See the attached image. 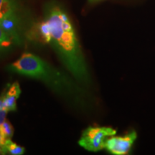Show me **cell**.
I'll list each match as a JSON object with an SVG mask.
<instances>
[{
	"instance_id": "7c38bea8",
	"label": "cell",
	"mask_w": 155,
	"mask_h": 155,
	"mask_svg": "<svg viewBox=\"0 0 155 155\" xmlns=\"http://www.w3.org/2000/svg\"><path fill=\"white\" fill-rule=\"evenodd\" d=\"M6 141H7V139L4 137V135L2 134L1 131H0V147L3 148L5 145Z\"/></svg>"
},
{
	"instance_id": "8992f818",
	"label": "cell",
	"mask_w": 155,
	"mask_h": 155,
	"mask_svg": "<svg viewBox=\"0 0 155 155\" xmlns=\"http://www.w3.org/2000/svg\"><path fill=\"white\" fill-rule=\"evenodd\" d=\"M18 26V19L17 16L9 17L0 21V27L12 38L14 42H18L19 40Z\"/></svg>"
},
{
	"instance_id": "4fadbf2b",
	"label": "cell",
	"mask_w": 155,
	"mask_h": 155,
	"mask_svg": "<svg viewBox=\"0 0 155 155\" xmlns=\"http://www.w3.org/2000/svg\"><path fill=\"white\" fill-rule=\"evenodd\" d=\"M3 108V96H0V110Z\"/></svg>"
},
{
	"instance_id": "30bf717a",
	"label": "cell",
	"mask_w": 155,
	"mask_h": 155,
	"mask_svg": "<svg viewBox=\"0 0 155 155\" xmlns=\"http://www.w3.org/2000/svg\"><path fill=\"white\" fill-rule=\"evenodd\" d=\"M0 131L4 137H5L6 139H11L12 137L13 134H14V128H13L12 125L11 124V123L9 122L8 120L6 119L5 121L2 124L1 127H0Z\"/></svg>"
},
{
	"instance_id": "5bb4252c",
	"label": "cell",
	"mask_w": 155,
	"mask_h": 155,
	"mask_svg": "<svg viewBox=\"0 0 155 155\" xmlns=\"http://www.w3.org/2000/svg\"><path fill=\"white\" fill-rule=\"evenodd\" d=\"M0 154H5V153H4V151H3V148L1 147H0Z\"/></svg>"
},
{
	"instance_id": "52a82bcc",
	"label": "cell",
	"mask_w": 155,
	"mask_h": 155,
	"mask_svg": "<svg viewBox=\"0 0 155 155\" xmlns=\"http://www.w3.org/2000/svg\"><path fill=\"white\" fill-rule=\"evenodd\" d=\"M17 16V6L15 0H0V21Z\"/></svg>"
},
{
	"instance_id": "277c9868",
	"label": "cell",
	"mask_w": 155,
	"mask_h": 155,
	"mask_svg": "<svg viewBox=\"0 0 155 155\" xmlns=\"http://www.w3.org/2000/svg\"><path fill=\"white\" fill-rule=\"evenodd\" d=\"M137 137L135 131H131L121 137L112 136L107 139L105 148L112 154L125 155L131 151L134 143Z\"/></svg>"
},
{
	"instance_id": "7a4b0ae2",
	"label": "cell",
	"mask_w": 155,
	"mask_h": 155,
	"mask_svg": "<svg viewBox=\"0 0 155 155\" xmlns=\"http://www.w3.org/2000/svg\"><path fill=\"white\" fill-rule=\"evenodd\" d=\"M8 69L11 72L43 81L60 94H73L77 89L65 75L34 54L23 53L9 65Z\"/></svg>"
},
{
	"instance_id": "6da1fadb",
	"label": "cell",
	"mask_w": 155,
	"mask_h": 155,
	"mask_svg": "<svg viewBox=\"0 0 155 155\" xmlns=\"http://www.w3.org/2000/svg\"><path fill=\"white\" fill-rule=\"evenodd\" d=\"M45 20L50 31L49 44L73 77L79 82L88 83L90 80L88 68L68 15L55 7L48 12Z\"/></svg>"
},
{
	"instance_id": "9c48e42d",
	"label": "cell",
	"mask_w": 155,
	"mask_h": 155,
	"mask_svg": "<svg viewBox=\"0 0 155 155\" xmlns=\"http://www.w3.org/2000/svg\"><path fill=\"white\" fill-rule=\"evenodd\" d=\"M13 42L14 40L8 34L6 33L0 27V49L9 48Z\"/></svg>"
},
{
	"instance_id": "3957f363",
	"label": "cell",
	"mask_w": 155,
	"mask_h": 155,
	"mask_svg": "<svg viewBox=\"0 0 155 155\" xmlns=\"http://www.w3.org/2000/svg\"><path fill=\"white\" fill-rule=\"evenodd\" d=\"M116 134L111 127H89L83 131L78 144L85 150L96 152L105 148L107 139Z\"/></svg>"
},
{
	"instance_id": "8fae6325",
	"label": "cell",
	"mask_w": 155,
	"mask_h": 155,
	"mask_svg": "<svg viewBox=\"0 0 155 155\" xmlns=\"http://www.w3.org/2000/svg\"><path fill=\"white\" fill-rule=\"evenodd\" d=\"M7 112L8 111L3 108L0 110V127H1L2 124L5 121Z\"/></svg>"
},
{
	"instance_id": "ba28073f",
	"label": "cell",
	"mask_w": 155,
	"mask_h": 155,
	"mask_svg": "<svg viewBox=\"0 0 155 155\" xmlns=\"http://www.w3.org/2000/svg\"><path fill=\"white\" fill-rule=\"evenodd\" d=\"M3 151L5 154V152H9L12 155H22L25 153V149L23 147L13 142L11 139H7L5 147H3Z\"/></svg>"
},
{
	"instance_id": "5b68a950",
	"label": "cell",
	"mask_w": 155,
	"mask_h": 155,
	"mask_svg": "<svg viewBox=\"0 0 155 155\" xmlns=\"http://www.w3.org/2000/svg\"><path fill=\"white\" fill-rule=\"evenodd\" d=\"M21 94V89L18 82H15L9 86L7 92L2 95L3 108L7 111L17 110V100Z\"/></svg>"
}]
</instances>
